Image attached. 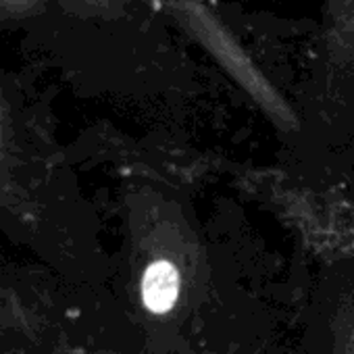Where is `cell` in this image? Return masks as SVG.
<instances>
[{
  "label": "cell",
  "mask_w": 354,
  "mask_h": 354,
  "mask_svg": "<svg viewBox=\"0 0 354 354\" xmlns=\"http://www.w3.org/2000/svg\"><path fill=\"white\" fill-rule=\"evenodd\" d=\"M180 296V273L169 261L152 263L142 277L144 306L154 315H165L173 308Z\"/></svg>",
  "instance_id": "cell-1"
}]
</instances>
